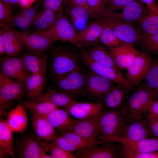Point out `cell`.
<instances>
[{"mask_svg":"<svg viewBox=\"0 0 158 158\" xmlns=\"http://www.w3.org/2000/svg\"><path fill=\"white\" fill-rule=\"evenodd\" d=\"M125 109L105 111L99 121L97 133L98 140L106 142H119L122 138L127 125Z\"/></svg>","mask_w":158,"mask_h":158,"instance_id":"6da1fadb","label":"cell"},{"mask_svg":"<svg viewBox=\"0 0 158 158\" xmlns=\"http://www.w3.org/2000/svg\"><path fill=\"white\" fill-rule=\"evenodd\" d=\"M50 71L52 79L80 68L78 56L69 47L52 45Z\"/></svg>","mask_w":158,"mask_h":158,"instance_id":"7a4b0ae2","label":"cell"},{"mask_svg":"<svg viewBox=\"0 0 158 158\" xmlns=\"http://www.w3.org/2000/svg\"><path fill=\"white\" fill-rule=\"evenodd\" d=\"M26 95L25 83L17 80L0 71V114L5 115L13 101Z\"/></svg>","mask_w":158,"mask_h":158,"instance_id":"3957f363","label":"cell"},{"mask_svg":"<svg viewBox=\"0 0 158 158\" xmlns=\"http://www.w3.org/2000/svg\"><path fill=\"white\" fill-rule=\"evenodd\" d=\"M80 55L82 61L92 72L111 80L126 91L130 90L132 88L133 85L123 75L121 71L94 61L86 50L81 49Z\"/></svg>","mask_w":158,"mask_h":158,"instance_id":"277c9868","label":"cell"},{"mask_svg":"<svg viewBox=\"0 0 158 158\" xmlns=\"http://www.w3.org/2000/svg\"><path fill=\"white\" fill-rule=\"evenodd\" d=\"M99 18L112 29L122 42L133 45L139 43L142 35L134 25L111 16Z\"/></svg>","mask_w":158,"mask_h":158,"instance_id":"5b68a950","label":"cell"},{"mask_svg":"<svg viewBox=\"0 0 158 158\" xmlns=\"http://www.w3.org/2000/svg\"><path fill=\"white\" fill-rule=\"evenodd\" d=\"M154 97L143 86L135 92L127 102L126 118L130 122L142 119L143 114L147 111Z\"/></svg>","mask_w":158,"mask_h":158,"instance_id":"8992f818","label":"cell"},{"mask_svg":"<svg viewBox=\"0 0 158 158\" xmlns=\"http://www.w3.org/2000/svg\"><path fill=\"white\" fill-rule=\"evenodd\" d=\"M86 77L80 68L52 79L61 91L71 95L79 94L86 87Z\"/></svg>","mask_w":158,"mask_h":158,"instance_id":"52a82bcc","label":"cell"},{"mask_svg":"<svg viewBox=\"0 0 158 158\" xmlns=\"http://www.w3.org/2000/svg\"><path fill=\"white\" fill-rule=\"evenodd\" d=\"M12 30L24 48L30 52L41 54L46 52L54 42L38 32L31 33L30 31H20L13 29Z\"/></svg>","mask_w":158,"mask_h":158,"instance_id":"ba28073f","label":"cell"},{"mask_svg":"<svg viewBox=\"0 0 158 158\" xmlns=\"http://www.w3.org/2000/svg\"><path fill=\"white\" fill-rule=\"evenodd\" d=\"M104 112L102 110L88 118L78 120L71 132L97 145H102L107 142L98 140L97 138L99 121Z\"/></svg>","mask_w":158,"mask_h":158,"instance_id":"9c48e42d","label":"cell"},{"mask_svg":"<svg viewBox=\"0 0 158 158\" xmlns=\"http://www.w3.org/2000/svg\"><path fill=\"white\" fill-rule=\"evenodd\" d=\"M153 60L146 52L139 51L133 63L126 69V78L133 86L139 85L143 80Z\"/></svg>","mask_w":158,"mask_h":158,"instance_id":"30bf717a","label":"cell"},{"mask_svg":"<svg viewBox=\"0 0 158 158\" xmlns=\"http://www.w3.org/2000/svg\"><path fill=\"white\" fill-rule=\"evenodd\" d=\"M38 32L42 35L50 39L54 42L59 40L69 42L72 44L77 34L75 28L68 19L63 15L51 28Z\"/></svg>","mask_w":158,"mask_h":158,"instance_id":"8fae6325","label":"cell"},{"mask_svg":"<svg viewBox=\"0 0 158 158\" xmlns=\"http://www.w3.org/2000/svg\"><path fill=\"white\" fill-rule=\"evenodd\" d=\"M104 27V24L100 18L94 19L79 31L72 44L80 49L91 47L99 40Z\"/></svg>","mask_w":158,"mask_h":158,"instance_id":"7c38bea8","label":"cell"},{"mask_svg":"<svg viewBox=\"0 0 158 158\" xmlns=\"http://www.w3.org/2000/svg\"><path fill=\"white\" fill-rule=\"evenodd\" d=\"M40 140L31 135L23 136L16 140L14 150L20 158H40L48 150L39 143Z\"/></svg>","mask_w":158,"mask_h":158,"instance_id":"4fadbf2b","label":"cell"},{"mask_svg":"<svg viewBox=\"0 0 158 158\" xmlns=\"http://www.w3.org/2000/svg\"><path fill=\"white\" fill-rule=\"evenodd\" d=\"M107 142L102 146L94 145L80 149L73 153L79 158H114L118 157L121 149L120 145Z\"/></svg>","mask_w":158,"mask_h":158,"instance_id":"5bb4252c","label":"cell"},{"mask_svg":"<svg viewBox=\"0 0 158 158\" xmlns=\"http://www.w3.org/2000/svg\"><path fill=\"white\" fill-rule=\"evenodd\" d=\"M0 71L6 75L25 83L31 73L19 58L3 56L0 58Z\"/></svg>","mask_w":158,"mask_h":158,"instance_id":"9a60e30c","label":"cell"},{"mask_svg":"<svg viewBox=\"0 0 158 158\" xmlns=\"http://www.w3.org/2000/svg\"><path fill=\"white\" fill-rule=\"evenodd\" d=\"M148 12L147 7L142 2L135 1L125 6L121 13L110 11L107 16L116 18L134 25L140 23Z\"/></svg>","mask_w":158,"mask_h":158,"instance_id":"2e32d148","label":"cell"},{"mask_svg":"<svg viewBox=\"0 0 158 158\" xmlns=\"http://www.w3.org/2000/svg\"><path fill=\"white\" fill-rule=\"evenodd\" d=\"M151 135L147 118L137 120L126 125L119 142H136L148 138Z\"/></svg>","mask_w":158,"mask_h":158,"instance_id":"e0dca14e","label":"cell"},{"mask_svg":"<svg viewBox=\"0 0 158 158\" xmlns=\"http://www.w3.org/2000/svg\"><path fill=\"white\" fill-rule=\"evenodd\" d=\"M40 1L26 9H21L11 16L9 21L11 28H18L22 31H30L39 11Z\"/></svg>","mask_w":158,"mask_h":158,"instance_id":"ac0fdd59","label":"cell"},{"mask_svg":"<svg viewBox=\"0 0 158 158\" xmlns=\"http://www.w3.org/2000/svg\"><path fill=\"white\" fill-rule=\"evenodd\" d=\"M63 15V11L42 8L37 14L30 30L33 32L47 30L52 27Z\"/></svg>","mask_w":158,"mask_h":158,"instance_id":"d6986e66","label":"cell"},{"mask_svg":"<svg viewBox=\"0 0 158 158\" xmlns=\"http://www.w3.org/2000/svg\"><path fill=\"white\" fill-rule=\"evenodd\" d=\"M109 49L116 64L121 70L130 66L139 52L133 45L127 43Z\"/></svg>","mask_w":158,"mask_h":158,"instance_id":"ffe728a7","label":"cell"},{"mask_svg":"<svg viewBox=\"0 0 158 158\" xmlns=\"http://www.w3.org/2000/svg\"><path fill=\"white\" fill-rule=\"evenodd\" d=\"M123 145L120 156L123 157L132 154L144 153L158 151V138H147L133 142H124L121 143Z\"/></svg>","mask_w":158,"mask_h":158,"instance_id":"44dd1931","label":"cell"},{"mask_svg":"<svg viewBox=\"0 0 158 158\" xmlns=\"http://www.w3.org/2000/svg\"><path fill=\"white\" fill-rule=\"evenodd\" d=\"M46 117L54 129L61 132V134L71 132L78 120L71 117L65 109L58 108Z\"/></svg>","mask_w":158,"mask_h":158,"instance_id":"7402d4cb","label":"cell"},{"mask_svg":"<svg viewBox=\"0 0 158 158\" xmlns=\"http://www.w3.org/2000/svg\"><path fill=\"white\" fill-rule=\"evenodd\" d=\"M102 103L78 102H75L64 109L72 116L77 120L86 118L103 110Z\"/></svg>","mask_w":158,"mask_h":158,"instance_id":"603a6c76","label":"cell"},{"mask_svg":"<svg viewBox=\"0 0 158 158\" xmlns=\"http://www.w3.org/2000/svg\"><path fill=\"white\" fill-rule=\"evenodd\" d=\"M19 55V58L31 73L46 72L47 60L46 52L38 54L27 51Z\"/></svg>","mask_w":158,"mask_h":158,"instance_id":"cb8c5ba5","label":"cell"},{"mask_svg":"<svg viewBox=\"0 0 158 158\" xmlns=\"http://www.w3.org/2000/svg\"><path fill=\"white\" fill-rule=\"evenodd\" d=\"M114 83L91 71L86 74V85L88 91L96 95L106 94L114 86Z\"/></svg>","mask_w":158,"mask_h":158,"instance_id":"d4e9b609","label":"cell"},{"mask_svg":"<svg viewBox=\"0 0 158 158\" xmlns=\"http://www.w3.org/2000/svg\"><path fill=\"white\" fill-rule=\"evenodd\" d=\"M30 112L32 125L37 135L43 141L52 142L56 137L54 128L46 117Z\"/></svg>","mask_w":158,"mask_h":158,"instance_id":"484cf974","label":"cell"},{"mask_svg":"<svg viewBox=\"0 0 158 158\" xmlns=\"http://www.w3.org/2000/svg\"><path fill=\"white\" fill-rule=\"evenodd\" d=\"M6 121L13 132H23L27 128L28 123L26 109L21 104L18 105L8 113Z\"/></svg>","mask_w":158,"mask_h":158,"instance_id":"4316f807","label":"cell"},{"mask_svg":"<svg viewBox=\"0 0 158 158\" xmlns=\"http://www.w3.org/2000/svg\"><path fill=\"white\" fill-rule=\"evenodd\" d=\"M64 12L71 20L74 28L80 31L84 29L91 18L90 11L85 7L65 5Z\"/></svg>","mask_w":158,"mask_h":158,"instance_id":"83f0119b","label":"cell"},{"mask_svg":"<svg viewBox=\"0 0 158 158\" xmlns=\"http://www.w3.org/2000/svg\"><path fill=\"white\" fill-rule=\"evenodd\" d=\"M99 40L86 51L89 56L94 61L104 66L117 69L121 72L116 64L109 51L104 44L99 43Z\"/></svg>","mask_w":158,"mask_h":158,"instance_id":"f1b7e54d","label":"cell"},{"mask_svg":"<svg viewBox=\"0 0 158 158\" xmlns=\"http://www.w3.org/2000/svg\"><path fill=\"white\" fill-rule=\"evenodd\" d=\"M46 72L31 73L25 82L26 95L28 100H33L41 95L45 86Z\"/></svg>","mask_w":158,"mask_h":158,"instance_id":"f546056e","label":"cell"},{"mask_svg":"<svg viewBox=\"0 0 158 158\" xmlns=\"http://www.w3.org/2000/svg\"><path fill=\"white\" fill-rule=\"evenodd\" d=\"M13 132L8 127L6 121H0V158L11 156L15 158L14 152Z\"/></svg>","mask_w":158,"mask_h":158,"instance_id":"4dcf8cb0","label":"cell"},{"mask_svg":"<svg viewBox=\"0 0 158 158\" xmlns=\"http://www.w3.org/2000/svg\"><path fill=\"white\" fill-rule=\"evenodd\" d=\"M37 101L50 102L57 107H61L65 109L76 102L72 96L63 91L49 89L44 93L33 100Z\"/></svg>","mask_w":158,"mask_h":158,"instance_id":"1f68e13d","label":"cell"},{"mask_svg":"<svg viewBox=\"0 0 158 158\" xmlns=\"http://www.w3.org/2000/svg\"><path fill=\"white\" fill-rule=\"evenodd\" d=\"M12 29L0 27V35L4 42L6 55L11 56L19 55L25 48Z\"/></svg>","mask_w":158,"mask_h":158,"instance_id":"d6a6232c","label":"cell"},{"mask_svg":"<svg viewBox=\"0 0 158 158\" xmlns=\"http://www.w3.org/2000/svg\"><path fill=\"white\" fill-rule=\"evenodd\" d=\"M21 105L30 111L45 117L58 107L49 102L29 100L23 102Z\"/></svg>","mask_w":158,"mask_h":158,"instance_id":"836d02e7","label":"cell"},{"mask_svg":"<svg viewBox=\"0 0 158 158\" xmlns=\"http://www.w3.org/2000/svg\"><path fill=\"white\" fill-rule=\"evenodd\" d=\"M137 27L142 35H147L158 33V13L148 10L147 13Z\"/></svg>","mask_w":158,"mask_h":158,"instance_id":"e575fe53","label":"cell"},{"mask_svg":"<svg viewBox=\"0 0 158 158\" xmlns=\"http://www.w3.org/2000/svg\"><path fill=\"white\" fill-rule=\"evenodd\" d=\"M143 86L154 97L158 91V60L154 59L143 80Z\"/></svg>","mask_w":158,"mask_h":158,"instance_id":"d590c367","label":"cell"},{"mask_svg":"<svg viewBox=\"0 0 158 158\" xmlns=\"http://www.w3.org/2000/svg\"><path fill=\"white\" fill-rule=\"evenodd\" d=\"M114 87L105 94V102L112 109H118L121 105L126 91L121 87Z\"/></svg>","mask_w":158,"mask_h":158,"instance_id":"8d00e7d4","label":"cell"},{"mask_svg":"<svg viewBox=\"0 0 158 158\" xmlns=\"http://www.w3.org/2000/svg\"><path fill=\"white\" fill-rule=\"evenodd\" d=\"M103 23L104 27L99 38V41L103 44L109 49L118 47L126 43L120 40L112 29L104 23Z\"/></svg>","mask_w":158,"mask_h":158,"instance_id":"74e56055","label":"cell"},{"mask_svg":"<svg viewBox=\"0 0 158 158\" xmlns=\"http://www.w3.org/2000/svg\"><path fill=\"white\" fill-rule=\"evenodd\" d=\"M39 143L49 152L52 158H76L73 153L65 150L52 142L40 140Z\"/></svg>","mask_w":158,"mask_h":158,"instance_id":"f35d334b","label":"cell"},{"mask_svg":"<svg viewBox=\"0 0 158 158\" xmlns=\"http://www.w3.org/2000/svg\"><path fill=\"white\" fill-rule=\"evenodd\" d=\"M139 43L145 51L158 55V33L142 35Z\"/></svg>","mask_w":158,"mask_h":158,"instance_id":"ab89813d","label":"cell"},{"mask_svg":"<svg viewBox=\"0 0 158 158\" xmlns=\"http://www.w3.org/2000/svg\"><path fill=\"white\" fill-rule=\"evenodd\" d=\"M93 19L102 17L106 10L107 0H87Z\"/></svg>","mask_w":158,"mask_h":158,"instance_id":"60d3db41","label":"cell"},{"mask_svg":"<svg viewBox=\"0 0 158 158\" xmlns=\"http://www.w3.org/2000/svg\"><path fill=\"white\" fill-rule=\"evenodd\" d=\"M61 135L77 147L78 150L92 145H98L72 132H66L61 134Z\"/></svg>","mask_w":158,"mask_h":158,"instance_id":"b9f144b4","label":"cell"},{"mask_svg":"<svg viewBox=\"0 0 158 158\" xmlns=\"http://www.w3.org/2000/svg\"><path fill=\"white\" fill-rule=\"evenodd\" d=\"M13 14L12 8L6 6L2 0H0L1 28H11L9 25V21Z\"/></svg>","mask_w":158,"mask_h":158,"instance_id":"7bdbcfd3","label":"cell"},{"mask_svg":"<svg viewBox=\"0 0 158 158\" xmlns=\"http://www.w3.org/2000/svg\"><path fill=\"white\" fill-rule=\"evenodd\" d=\"M52 143L65 150L73 153L78 150L77 147L61 135L56 137Z\"/></svg>","mask_w":158,"mask_h":158,"instance_id":"ee69618b","label":"cell"},{"mask_svg":"<svg viewBox=\"0 0 158 158\" xmlns=\"http://www.w3.org/2000/svg\"><path fill=\"white\" fill-rule=\"evenodd\" d=\"M135 1L140 0H113L106 6L107 10L110 11H115L123 8L129 3Z\"/></svg>","mask_w":158,"mask_h":158,"instance_id":"f6af8a7d","label":"cell"},{"mask_svg":"<svg viewBox=\"0 0 158 158\" xmlns=\"http://www.w3.org/2000/svg\"><path fill=\"white\" fill-rule=\"evenodd\" d=\"M63 0H43L42 8L56 11H63Z\"/></svg>","mask_w":158,"mask_h":158,"instance_id":"bcb514c9","label":"cell"},{"mask_svg":"<svg viewBox=\"0 0 158 158\" xmlns=\"http://www.w3.org/2000/svg\"><path fill=\"white\" fill-rule=\"evenodd\" d=\"M147 118L151 134L158 138V117L149 115Z\"/></svg>","mask_w":158,"mask_h":158,"instance_id":"7dc6e473","label":"cell"},{"mask_svg":"<svg viewBox=\"0 0 158 158\" xmlns=\"http://www.w3.org/2000/svg\"><path fill=\"white\" fill-rule=\"evenodd\" d=\"M123 157L128 158H157L158 152L129 154L125 155Z\"/></svg>","mask_w":158,"mask_h":158,"instance_id":"c3c4849f","label":"cell"},{"mask_svg":"<svg viewBox=\"0 0 158 158\" xmlns=\"http://www.w3.org/2000/svg\"><path fill=\"white\" fill-rule=\"evenodd\" d=\"M63 4L65 5L79 6L85 7L90 11V13L87 0H63Z\"/></svg>","mask_w":158,"mask_h":158,"instance_id":"681fc988","label":"cell"},{"mask_svg":"<svg viewBox=\"0 0 158 158\" xmlns=\"http://www.w3.org/2000/svg\"><path fill=\"white\" fill-rule=\"evenodd\" d=\"M147 7L148 10L158 13V5L155 0H140Z\"/></svg>","mask_w":158,"mask_h":158,"instance_id":"f907efd6","label":"cell"},{"mask_svg":"<svg viewBox=\"0 0 158 158\" xmlns=\"http://www.w3.org/2000/svg\"><path fill=\"white\" fill-rule=\"evenodd\" d=\"M147 111L149 112V115L158 117V100L153 101L148 106Z\"/></svg>","mask_w":158,"mask_h":158,"instance_id":"816d5d0a","label":"cell"},{"mask_svg":"<svg viewBox=\"0 0 158 158\" xmlns=\"http://www.w3.org/2000/svg\"><path fill=\"white\" fill-rule=\"evenodd\" d=\"M38 0H20L18 5L21 9L28 8L32 6L35 1Z\"/></svg>","mask_w":158,"mask_h":158,"instance_id":"f5cc1de1","label":"cell"},{"mask_svg":"<svg viewBox=\"0 0 158 158\" xmlns=\"http://www.w3.org/2000/svg\"><path fill=\"white\" fill-rule=\"evenodd\" d=\"M6 55L5 47L3 39L0 35V55L1 56Z\"/></svg>","mask_w":158,"mask_h":158,"instance_id":"db71d44e","label":"cell"},{"mask_svg":"<svg viewBox=\"0 0 158 158\" xmlns=\"http://www.w3.org/2000/svg\"><path fill=\"white\" fill-rule=\"evenodd\" d=\"M5 4L8 6L12 7L14 5H18L20 0H2Z\"/></svg>","mask_w":158,"mask_h":158,"instance_id":"11a10c76","label":"cell"},{"mask_svg":"<svg viewBox=\"0 0 158 158\" xmlns=\"http://www.w3.org/2000/svg\"><path fill=\"white\" fill-rule=\"evenodd\" d=\"M40 158H52V157L50 154L47 155L45 152H43L41 154Z\"/></svg>","mask_w":158,"mask_h":158,"instance_id":"9f6ffc18","label":"cell"},{"mask_svg":"<svg viewBox=\"0 0 158 158\" xmlns=\"http://www.w3.org/2000/svg\"><path fill=\"white\" fill-rule=\"evenodd\" d=\"M113 0H107V4L109 3V2H111V1H112Z\"/></svg>","mask_w":158,"mask_h":158,"instance_id":"6f0895ef","label":"cell"},{"mask_svg":"<svg viewBox=\"0 0 158 158\" xmlns=\"http://www.w3.org/2000/svg\"><path fill=\"white\" fill-rule=\"evenodd\" d=\"M156 96H157V97H158V91L157 92V93Z\"/></svg>","mask_w":158,"mask_h":158,"instance_id":"680465c9","label":"cell"}]
</instances>
